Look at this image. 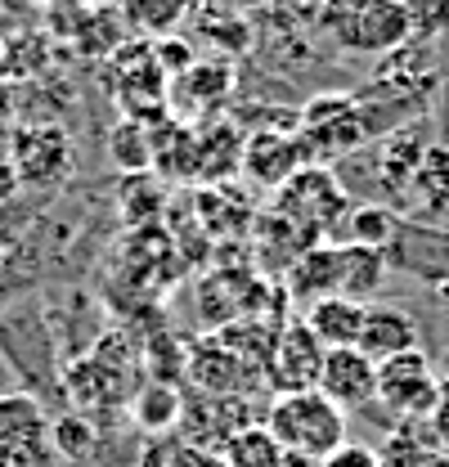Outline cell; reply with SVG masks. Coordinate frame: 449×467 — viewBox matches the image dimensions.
Instances as JSON below:
<instances>
[{"mask_svg": "<svg viewBox=\"0 0 449 467\" xmlns=\"http://www.w3.org/2000/svg\"><path fill=\"white\" fill-rule=\"evenodd\" d=\"M270 436L283 445L287 459L301 463H324L333 450L346 445V413L315 387V391H292V396H275L266 418Z\"/></svg>", "mask_w": 449, "mask_h": 467, "instance_id": "cell-1", "label": "cell"}, {"mask_svg": "<svg viewBox=\"0 0 449 467\" xmlns=\"http://www.w3.org/2000/svg\"><path fill=\"white\" fill-rule=\"evenodd\" d=\"M68 396L77 413L86 409H117L126 400V382H121V359H104V355H90L81 364L68 368Z\"/></svg>", "mask_w": 449, "mask_h": 467, "instance_id": "cell-13", "label": "cell"}, {"mask_svg": "<svg viewBox=\"0 0 449 467\" xmlns=\"http://www.w3.org/2000/svg\"><path fill=\"white\" fill-rule=\"evenodd\" d=\"M121 212H126V221H135V225H149L153 216H162V189H158V180L149 171L121 175Z\"/></svg>", "mask_w": 449, "mask_h": 467, "instance_id": "cell-25", "label": "cell"}, {"mask_svg": "<svg viewBox=\"0 0 449 467\" xmlns=\"http://www.w3.org/2000/svg\"><path fill=\"white\" fill-rule=\"evenodd\" d=\"M400 202H404L409 212H423V216L445 212V202H449V149H441V144H427V149H423V158H418V167L409 175Z\"/></svg>", "mask_w": 449, "mask_h": 467, "instance_id": "cell-17", "label": "cell"}, {"mask_svg": "<svg viewBox=\"0 0 449 467\" xmlns=\"http://www.w3.org/2000/svg\"><path fill=\"white\" fill-rule=\"evenodd\" d=\"M324 355L319 337L306 328V319H283L279 333H275V347L261 364V378L275 396H292V391H315L319 387V368H324Z\"/></svg>", "mask_w": 449, "mask_h": 467, "instance_id": "cell-7", "label": "cell"}, {"mask_svg": "<svg viewBox=\"0 0 449 467\" xmlns=\"http://www.w3.org/2000/svg\"><path fill=\"white\" fill-rule=\"evenodd\" d=\"M337 292V243H310L287 265V296L292 301H319Z\"/></svg>", "mask_w": 449, "mask_h": 467, "instance_id": "cell-18", "label": "cell"}, {"mask_svg": "<svg viewBox=\"0 0 449 467\" xmlns=\"http://www.w3.org/2000/svg\"><path fill=\"white\" fill-rule=\"evenodd\" d=\"M221 463L224 467H287V454H283L279 441L270 436L266 422H247V427H238L221 445Z\"/></svg>", "mask_w": 449, "mask_h": 467, "instance_id": "cell-19", "label": "cell"}, {"mask_svg": "<svg viewBox=\"0 0 449 467\" xmlns=\"http://www.w3.org/2000/svg\"><path fill=\"white\" fill-rule=\"evenodd\" d=\"M319 391H324L341 413L373 405V391H378V364L355 347L329 350V355H324V368H319Z\"/></svg>", "mask_w": 449, "mask_h": 467, "instance_id": "cell-10", "label": "cell"}, {"mask_svg": "<svg viewBox=\"0 0 449 467\" xmlns=\"http://www.w3.org/2000/svg\"><path fill=\"white\" fill-rule=\"evenodd\" d=\"M432 441H436V450H449V391L441 387V400H436V409H432Z\"/></svg>", "mask_w": 449, "mask_h": 467, "instance_id": "cell-30", "label": "cell"}, {"mask_svg": "<svg viewBox=\"0 0 449 467\" xmlns=\"http://www.w3.org/2000/svg\"><path fill=\"white\" fill-rule=\"evenodd\" d=\"M72 140L68 130H58L50 121H37V126H18L14 130V144H9V167L18 175V184H32V189H50L63 184L72 175Z\"/></svg>", "mask_w": 449, "mask_h": 467, "instance_id": "cell-8", "label": "cell"}, {"mask_svg": "<svg viewBox=\"0 0 449 467\" xmlns=\"http://www.w3.org/2000/svg\"><path fill=\"white\" fill-rule=\"evenodd\" d=\"M373 400L387 409L400 422H418V418H432V409L441 400V378L427 359V350H404L395 359L378 364V391Z\"/></svg>", "mask_w": 449, "mask_h": 467, "instance_id": "cell-6", "label": "cell"}, {"mask_svg": "<svg viewBox=\"0 0 449 467\" xmlns=\"http://www.w3.org/2000/svg\"><path fill=\"white\" fill-rule=\"evenodd\" d=\"M400 234V216L382 202H364L346 216V243H360V247H373V252H387Z\"/></svg>", "mask_w": 449, "mask_h": 467, "instance_id": "cell-23", "label": "cell"}, {"mask_svg": "<svg viewBox=\"0 0 449 467\" xmlns=\"http://www.w3.org/2000/svg\"><path fill=\"white\" fill-rule=\"evenodd\" d=\"M382 284H387V252H373L360 243H337V296L369 306Z\"/></svg>", "mask_w": 449, "mask_h": 467, "instance_id": "cell-14", "label": "cell"}, {"mask_svg": "<svg viewBox=\"0 0 449 467\" xmlns=\"http://www.w3.org/2000/svg\"><path fill=\"white\" fill-rule=\"evenodd\" d=\"M319 467H382V463H378V450H369V445H350V441H346V445L333 450Z\"/></svg>", "mask_w": 449, "mask_h": 467, "instance_id": "cell-29", "label": "cell"}, {"mask_svg": "<svg viewBox=\"0 0 449 467\" xmlns=\"http://www.w3.org/2000/svg\"><path fill=\"white\" fill-rule=\"evenodd\" d=\"M432 454H436V441H418V427L413 422H400L392 436H387L378 463L382 467H436Z\"/></svg>", "mask_w": 449, "mask_h": 467, "instance_id": "cell-24", "label": "cell"}, {"mask_svg": "<svg viewBox=\"0 0 449 467\" xmlns=\"http://www.w3.org/2000/svg\"><path fill=\"white\" fill-rule=\"evenodd\" d=\"M50 441L58 459H86L95 450V422L86 413H63L50 422Z\"/></svg>", "mask_w": 449, "mask_h": 467, "instance_id": "cell-26", "label": "cell"}, {"mask_svg": "<svg viewBox=\"0 0 449 467\" xmlns=\"http://www.w3.org/2000/svg\"><path fill=\"white\" fill-rule=\"evenodd\" d=\"M229 90H234V72L224 63H189L180 77H171L167 109L175 121L198 113H216V109L229 104Z\"/></svg>", "mask_w": 449, "mask_h": 467, "instance_id": "cell-11", "label": "cell"}, {"mask_svg": "<svg viewBox=\"0 0 449 467\" xmlns=\"http://www.w3.org/2000/svg\"><path fill=\"white\" fill-rule=\"evenodd\" d=\"M404 9L413 41H441L449 32V0H404Z\"/></svg>", "mask_w": 449, "mask_h": 467, "instance_id": "cell-28", "label": "cell"}, {"mask_svg": "<svg viewBox=\"0 0 449 467\" xmlns=\"http://www.w3.org/2000/svg\"><path fill=\"white\" fill-rule=\"evenodd\" d=\"M180 413H184V396H180V387H167V382H149V387L131 400L135 427H144V431H153V436L180 427Z\"/></svg>", "mask_w": 449, "mask_h": 467, "instance_id": "cell-22", "label": "cell"}, {"mask_svg": "<svg viewBox=\"0 0 449 467\" xmlns=\"http://www.w3.org/2000/svg\"><path fill=\"white\" fill-rule=\"evenodd\" d=\"M275 212L306 243H329L337 230H346V189L329 167H301L283 189H275Z\"/></svg>", "mask_w": 449, "mask_h": 467, "instance_id": "cell-3", "label": "cell"}, {"mask_svg": "<svg viewBox=\"0 0 449 467\" xmlns=\"http://www.w3.org/2000/svg\"><path fill=\"white\" fill-rule=\"evenodd\" d=\"M315 27L350 55L387 58L413 41L404 0H319Z\"/></svg>", "mask_w": 449, "mask_h": 467, "instance_id": "cell-2", "label": "cell"}, {"mask_svg": "<svg viewBox=\"0 0 449 467\" xmlns=\"http://www.w3.org/2000/svg\"><path fill=\"white\" fill-rule=\"evenodd\" d=\"M306 167V153H301V140L297 130H275V126H261L252 135H243V167L252 184L261 189H283L292 175Z\"/></svg>", "mask_w": 449, "mask_h": 467, "instance_id": "cell-9", "label": "cell"}, {"mask_svg": "<svg viewBox=\"0 0 449 467\" xmlns=\"http://www.w3.org/2000/svg\"><path fill=\"white\" fill-rule=\"evenodd\" d=\"M144 364H149L153 382L180 387V382H184V373H189V350L180 347L175 337H153L149 350H144Z\"/></svg>", "mask_w": 449, "mask_h": 467, "instance_id": "cell-27", "label": "cell"}, {"mask_svg": "<svg viewBox=\"0 0 449 467\" xmlns=\"http://www.w3.org/2000/svg\"><path fill=\"white\" fill-rule=\"evenodd\" d=\"M297 140H301L306 167H329L333 158L369 140V113H364V104H355L346 95H319L297 117Z\"/></svg>", "mask_w": 449, "mask_h": 467, "instance_id": "cell-4", "label": "cell"}, {"mask_svg": "<svg viewBox=\"0 0 449 467\" xmlns=\"http://www.w3.org/2000/svg\"><path fill=\"white\" fill-rule=\"evenodd\" d=\"M0 32H5V0H0Z\"/></svg>", "mask_w": 449, "mask_h": 467, "instance_id": "cell-31", "label": "cell"}, {"mask_svg": "<svg viewBox=\"0 0 449 467\" xmlns=\"http://www.w3.org/2000/svg\"><path fill=\"white\" fill-rule=\"evenodd\" d=\"M50 413L27 391L0 396V467H58Z\"/></svg>", "mask_w": 449, "mask_h": 467, "instance_id": "cell-5", "label": "cell"}, {"mask_svg": "<svg viewBox=\"0 0 449 467\" xmlns=\"http://www.w3.org/2000/svg\"><path fill=\"white\" fill-rule=\"evenodd\" d=\"M121 18H126V27L144 32L149 41H167L189 18V0H121Z\"/></svg>", "mask_w": 449, "mask_h": 467, "instance_id": "cell-21", "label": "cell"}, {"mask_svg": "<svg viewBox=\"0 0 449 467\" xmlns=\"http://www.w3.org/2000/svg\"><path fill=\"white\" fill-rule=\"evenodd\" d=\"M355 350H364L373 364L395 359L404 350H418V319L400 306H364V324H360V342Z\"/></svg>", "mask_w": 449, "mask_h": 467, "instance_id": "cell-12", "label": "cell"}, {"mask_svg": "<svg viewBox=\"0 0 449 467\" xmlns=\"http://www.w3.org/2000/svg\"><path fill=\"white\" fill-rule=\"evenodd\" d=\"M109 158L121 175L153 171V126L121 117V121L109 130Z\"/></svg>", "mask_w": 449, "mask_h": 467, "instance_id": "cell-20", "label": "cell"}, {"mask_svg": "<svg viewBox=\"0 0 449 467\" xmlns=\"http://www.w3.org/2000/svg\"><path fill=\"white\" fill-rule=\"evenodd\" d=\"M306 328L319 337L324 350H341V347H355L360 342V324H364V306L350 301V296H319L306 306Z\"/></svg>", "mask_w": 449, "mask_h": 467, "instance_id": "cell-15", "label": "cell"}, {"mask_svg": "<svg viewBox=\"0 0 449 467\" xmlns=\"http://www.w3.org/2000/svg\"><path fill=\"white\" fill-rule=\"evenodd\" d=\"M198 140V180L203 184H224L243 167V135L234 121H207L193 130Z\"/></svg>", "mask_w": 449, "mask_h": 467, "instance_id": "cell-16", "label": "cell"}]
</instances>
